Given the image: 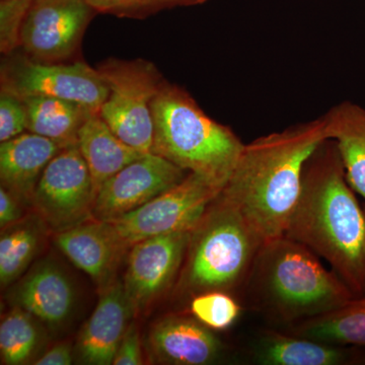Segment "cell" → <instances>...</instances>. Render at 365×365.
<instances>
[{
	"instance_id": "obj_32",
	"label": "cell",
	"mask_w": 365,
	"mask_h": 365,
	"mask_svg": "<svg viewBox=\"0 0 365 365\" xmlns=\"http://www.w3.org/2000/svg\"><path fill=\"white\" fill-rule=\"evenodd\" d=\"M365 211V210H364Z\"/></svg>"
},
{
	"instance_id": "obj_18",
	"label": "cell",
	"mask_w": 365,
	"mask_h": 365,
	"mask_svg": "<svg viewBox=\"0 0 365 365\" xmlns=\"http://www.w3.org/2000/svg\"><path fill=\"white\" fill-rule=\"evenodd\" d=\"M76 145L90 170L97 194L110 178L146 155L121 140L98 113L91 114L81 127Z\"/></svg>"
},
{
	"instance_id": "obj_20",
	"label": "cell",
	"mask_w": 365,
	"mask_h": 365,
	"mask_svg": "<svg viewBox=\"0 0 365 365\" xmlns=\"http://www.w3.org/2000/svg\"><path fill=\"white\" fill-rule=\"evenodd\" d=\"M254 359L265 365H339L347 364L349 353L339 346L266 331L255 344Z\"/></svg>"
},
{
	"instance_id": "obj_19",
	"label": "cell",
	"mask_w": 365,
	"mask_h": 365,
	"mask_svg": "<svg viewBox=\"0 0 365 365\" xmlns=\"http://www.w3.org/2000/svg\"><path fill=\"white\" fill-rule=\"evenodd\" d=\"M323 116L327 136L337 145L348 182L365 199V108L344 101Z\"/></svg>"
},
{
	"instance_id": "obj_13",
	"label": "cell",
	"mask_w": 365,
	"mask_h": 365,
	"mask_svg": "<svg viewBox=\"0 0 365 365\" xmlns=\"http://www.w3.org/2000/svg\"><path fill=\"white\" fill-rule=\"evenodd\" d=\"M134 313L123 282L114 281L103 289L76 343L81 361L91 365L113 364Z\"/></svg>"
},
{
	"instance_id": "obj_17",
	"label": "cell",
	"mask_w": 365,
	"mask_h": 365,
	"mask_svg": "<svg viewBox=\"0 0 365 365\" xmlns=\"http://www.w3.org/2000/svg\"><path fill=\"white\" fill-rule=\"evenodd\" d=\"M18 306L47 325L58 327L71 316L74 307V290L61 269L42 263L26 276L16 289Z\"/></svg>"
},
{
	"instance_id": "obj_14",
	"label": "cell",
	"mask_w": 365,
	"mask_h": 365,
	"mask_svg": "<svg viewBox=\"0 0 365 365\" xmlns=\"http://www.w3.org/2000/svg\"><path fill=\"white\" fill-rule=\"evenodd\" d=\"M57 247L67 258L105 289L113 282L126 249L107 222L91 220L56 234Z\"/></svg>"
},
{
	"instance_id": "obj_15",
	"label": "cell",
	"mask_w": 365,
	"mask_h": 365,
	"mask_svg": "<svg viewBox=\"0 0 365 365\" xmlns=\"http://www.w3.org/2000/svg\"><path fill=\"white\" fill-rule=\"evenodd\" d=\"M148 342L153 356L168 364H210L223 352L222 343L208 327L187 317H168L158 322Z\"/></svg>"
},
{
	"instance_id": "obj_11",
	"label": "cell",
	"mask_w": 365,
	"mask_h": 365,
	"mask_svg": "<svg viewBox=\"0 0 365 365\" xmlns=\"http://www.w3.org/2000/svg\"><path fill=\"white\" fill-rule=\"evenodd\" d=\"M188 174L167 158L146 153L101 187L93 206V218L108 222L136 210L176 186Z\"/></svg>"
},
{
	"instance_id": "obj_28",
	"label": "cell",
	"mask_w": 365,
	"mask_h": 365,
	"mask_svg": "<svg viewBox=\"0 0 365 365\" xmlns=\"http://www.w3.org/2000/svg\"><path fill=\"white\" fill-rule=\"evenodd\" d=\"M28 130V114L23 100L13 93H0V143Z\"/></svg>"
},
{
	"instance_id": "obj_21",
	"label": "cell",
	"mask_w": 365,
	"mask_h": 365,
	"mask_svg": "<svg viewBox=\"0 0 365 365\" xmlns=\"http://www.w3.org/2000/svg\"><path fill=\"white\" fill-rule=\"evenodd\" d=\"M21 100L28 114V131L52 139L63 148L78 143L79 129L91 114H96L83 106L58 98L31 96Z\"/></svg>"
},
{
	"instance_id": "obj_29",
	"label": "cell",
	"mask_w": 365,
	"mask_h": 365,
	"mask_svg": "<svg viewBox=\"0 0 365 365\" xmlns=\"http://www.w3.org/2000/svg\"><path fill=\"white\" fill-rule=\"evenodd\" d=\"M115 365H139L143 364L141 342L138 330L134 324H130L128 330L125 333L123 339L120 343L116 355Z\"/></svg>"
},
{
	"instance_id": "obj_9",
	"label": "cell",
	"mask_w": 365,
	"mask_h": 365,
	"mask_svg": "<svg viewBox=\"0 0 365 365\" xmlns=\"http://www.w3.org/2000/svg\"><path fill=\"white\" fill-rule=\"evenodd\" d=\"M97 190L78 145L60 151L41 175L31 205L52 232L68 230L93 218Z\"/></svg>"
},
{
	"instance_id": "obj_3",
	"label": "cell",
	"mask_w": 365,
	"mask_h": 365,
	"mask_svg": "<svg viewBox=\"0 0 365 365\" xmlns=\"http://www.w3.org/2000/svg\"><path fill=\"white\" fill-rule=\"evenodd\" d=\"M317 256L285 235L263 244L248 278L255 307L277 321L299 323L355 297Z\"/></svg>"
},
{
	"instance_id": "obj_23",
	"label": "cell",
	"mask_w": 365,
	"mask_h": 365,
	"mask_svg": "<svg viewBox=\"0 0 365 365\" xmlns=\"http://www.w3.org/2000/svg\"><path fill=\"white\" fill-rule=\"evenodd\" d=\"M47 225L38 215L2 230L0 237V282L7 287L25 272L35 258Z\"/></svg>"
},
{
	"instance_id": "obj_22",
	"label": "cell",
	"mask_w": 365,
	"mask_h": 365,
	"mask_svg": "<svg viewBox=\"0 0 365 365\" xmlns=\"http://www.w3.org/2000/svg\"><path fill=\"white\" fill-rule=\"evenodd\" d=\"M294 329L295 335L318 342L365 347V294L328 313L299 322Z\"/></svg>"
},
{
	"instance_id": "obj_25",
	"label": "cell",
	"mask_w": 365,
	"mask_h": 365,
	"mask_svg": "<svg viewBox=\"0 0 365 365\" xmlns=\"http://www.w3.org/2000/svg\"><path fill=\"white\" fill-rule=\"evenodd\" d=\"M190 309L196 319L213 330L230 328L242 313V307L230 294L217 290L195 295Z\"/></svg>"
},
{
	"instance_id": "obj_12",
	"label": "cell",
	"mask_w": 365,
	"mask_h": 365,
	"mask_svg": "<svg viewBox=\"0 0 365 365\" xmlns=\"http://www.w3.org/2000/svg\"><path fill=\"white\" fill-rule=\"evenodd\" d=\"M192 230L157 235L131 247L123 285L134 312L143 311L172 284Z\"/></svg>"
},
{
	"instance_id": "obj_2",
	"label": "cell",
	"mask_w": 365,
	"mask_h": 365,
	"mask_svg": "<svg viewBox=\"0 0 365 365\" xmlns=\"http://www.w3.org/2000/svg\"><path fill=\"white\" fill-rule=\"evenodd\" d=\"M346 178L335 141L309 157L285 237L325 259L355 297L365 294V211Z\"/></svg>"
},
{
	"instance_id": "obj_7",
	"label": "cell",
	"mask_w": 365,
	"mask_h": 365,
	"mask_svg": "<svg viewBox=\"0 0 365 365\" xmlns=\"http://www.w3.org/2000/svg\"><path fill=\"white\" fill-rule=\"evenodd\" d=\"M222 187L189 173L176 186L136 210L108 220L125 249L157 235L188 232L200 222Z\"/></svg>"
},
{
	"instance_id": "obj_26",
	"label": "cell",
	"mask_w": 365,
	"mask_h": 365,
	"mask_svg": "<svg viewBox=\"0 0 365 365\" xmlns=\"http://www.w3.org/2000/svg\"><path fill=\"white\" fill-rule=\"evenodd\" d=\"M98 14L143 20L176 7L200 6L209 0H88Z\"/></svg>"
},
{
	"instance_id": "obj_24",
	"label": "cell",
	"mask_w": 365,
	"mask_h": 365,
	"mask_svg": "<svg viewBox=\"0 0 365 365\" xmlns=\"http://www.w3.org/2000/svg\"><path fill=\"white\" fill-rule=\"evenodd\" d=\"M39 334L35 317L20 307L2 319L0 325V355L2 364H24L32 357L37 347Z\"/></svg>"
},
{
	"instance_id": "obj_30",
	"label": "cell",
	"mask_w": 365,
	"mask_h": 365,
	"mask_svg": "<svg viewBox=\"0 0 365 365\" xmlns=\"http://www.w3.org/2000/svg\"><path fill=\"white\" fill-rule=\"evenodd\" d=\"M20 202L21 201L14 194L1 186L0 188V227H1V230L23 220Z\"/></svg>"
},
{
	"instance_id": "obj_1",
	"label": "cell",
	"mask_w": 365,
	"mask_h": 365,
	"mask_svg": "<svg viewBox=\"0 0 365 365\" xmlns=\"http://www.w3.org/2000/svg\"><path fill=\"white\" fill-rule=\"evenodd\" d=\"M327 139L321 116L245 144L220 196L264 244L285 235L307 160Z\"/></svg>"
},
{
	"instance_id": "obj_6",
	"label": "cell",
	"mask_w": 365,
	"mask_h": 365,
	"mask_svg": "<svg viewBox=\"0 0 365 365\" xmlns=\"http://www.w3.org/2000/svg\"><path fill=\"white\" fill-rule=\"evenodd\" d=\"M96 68L107 83L100 116L121 140L143 153L153 144L151 104L165 78L153 62L110 58Z\"/></svg>"
},
{
	"instance_id": "obj_8",
	"label": "cell",
	"mask_w": 365,
	"mask_h": 365,
	"mask_svg": "<svg viewBox=\"0 0 365 365\" xmlns=\"http://www.w3.org/2000/svg\"><path fill=\"white\" fill-rule=\"evenodd\" d=\"M1 66V91L24 98H62L100 113L109 90L97 68L83 61L45 63L9 55Z\"/></svg>"
},
{
	"instance_id": "obj_31",
	"label": "cell",
	"mask_w": 365,
	"mask_h": 365,
	"mask_svg": "<svg viewBox=\"0 0 365 365\" xmlns=\"http://www.w3.org/2000/svg\"><path fill=\"white\" fill-rule=\"evenodd\" d=\"M73 360L71 346L67 343H60L48 350L35 362L37 365H71Z\"/></svg>"
},
{
	"instance_id": "obj_27",
	"label": "cell",
	"mask_w": 365,
	"mask_h": 365,
	"mask_svg": "<svg viewBox=\"0 0 365 365\" xmlns=\"http://www.w3.org/2000/svg\"><path fill=\"white\" fill-rule=\"evenodd\" d=\"M32 0H0V52L9 56L20 48L21 33Z\"/></svg>"
},
{
	"instance_id": "obj_5",
	"label": "cell",
	"mask_w": 365,
	"mask_h": 365,
	"mask_svg": "<svg viewBox=\"0 0 365 365\" xmlns=\"http://www.w3.org/2000/svg\"><path fill=\"white\" fill-rule=\"evenodd\" d=\"M263 244L239 211L218 196L192 230L180 287L194 297L237 287L249 278Z\"/></svg>"
},
{
	"instance_id": "obj_16",
	"label": "cell",
	"mask_w": 365,
	"mask_h": 365,
	"mask_svg": "<svg viewBox=\"0 0 365 365\" xmlns=\"http://www.w3.org/2000/svg\"><path fill=\"white\" fill-rule=\"evenodd\" d=\"M63 146L28 132L0 144V179L21 202L30 204L41 175Z\"/></svg>"
},
{
	"instance_id": "obj_10",
	"label": "cell",
	"mask_w": 365,
	"mask_h": 365,
	"mask_svg": "<svg viewBox=\"0 0 365 365\" xmlns=\"http://www.w3.org/2000/svg\"><path fill=\"white\" fill-rule=\"evenodd\" d=\"M96 14L88 0H32L21 28L20 48L36 61L67 62L78 54Z\"/></svg>"
},
{
	"instance_id": "obj_4",
	"label": "cell",
	"mask_w": 365,
	"mask_h": 365,
	"mask_svg": "<svg viewBox=\"0 0 365 365\" xmlns=\"http://www.w3.org/2000/svg\"><path fill=\"white\" fill-rule=\"evenodd\" d=\"M151 111V153L223 188L245 148L235 132L211 119L184 88L165 79Z\"/></svg>"
}]
</instances>
